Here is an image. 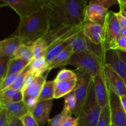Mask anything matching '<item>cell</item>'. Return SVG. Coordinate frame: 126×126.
<instances>
[{
	"label": "cell",
	"mask_w": 126,
	"mask_h": 126,
	"mask_svg": "<svg viewBox=\"0 0 126 126\" xmlns=\"http://www.w3.org/2000/svg\"><path fill=\"white\" fill-rule=\"evenodd\" d=\"M86 0H45L50 28L83 25L86 18Z\"/></svg>",
	"instance_id": "1"
},
{
	"label": "cell",
	"mask_w": 126,
	"mask_h": 126,
	"mask_svg": "<svg viewBox=\"0 0 126 126\" xmlns=\"http://www.w3.org/2000/svg\"><path fill=\"white\" fill-rule=\"evenodd\" d=\"M50 29L49 18L43 7L31 16L20 18L18 27L12 36L18 37L24 44H32L44 38Z\"/></svg>",
	"instance_id": "2"
},
{
	"label": "cell",
	"mask_w": 126,
	"mask_h": 126,
	"mask_svg": "<svg viewBox=\"0 0 126 126\" xmlns=\"http://www.w3.org/2000/svg\"><path fill=\"white\" fill-rule=\"evenodd\" d=\"M101 111L102 108L97 101L92 80L86 102L76 115L78 126H97Z\"/></svg>",
	"instance_id": "3"
},
{
	"label": "cell",
	"mask_w": 126,
	"mask_h": 126,
	"mask_svg": "<svg viewBox=\"0 0 126 126\" xmlns=\"http://www.w3.org/2000/svg\"><path fill=\"white\" fill-rule=\"evenodd\" d=\"M68 65L91 75L92 78L98 75L105 65L95 57L85 52H74Z\"/></svg>",
	"instance_id": "4"
},
{
	"label": "cell",
	"mask_w": 126,
	"mask_h": 126,
	"mask_svg": "<svg viewBox=\"0 0 126 126\" xmlns=\"http://www.w3.org/2000/svg\"><path fill=\"white\" fill-rule=\"evenodd\" d=\"M74 52H85L90 54L104 63V54L106 51L104 45H97L90 41L82 32L69 40ZM105 65V64H104Z\"/></svg>",
	"instance_id": "5"
},
{
	"label": "cell",
	"mask_w": 126,
	"mask_h": 126,
	"mask_svg": "<svg viewBox=\"0 0 126 126\" xmlns=\"http://www.w3.org/2000/svg\"><path fill=\"white\" fill-rule=\"evenodd\" d=\"M74 71L77 77L76 86L73 91L76 99V105L72 114L76 116L86 102L90 85L92 81V77L89 74L78 69H76Z\"/></svg>",
	"instance_id": "6"
},
{
	"label": "cell",
	"mask_w": 126,
	"mask_h": 126,
	"mask_svg": "<svg viewBox=\"0 0 126 126\" xmlns=\"http://www.w3.org/2000/svg\"><path fill=\"white\" fill-rule=\"evenodd\" d=\"M45 0H2L3 6H9L14 10L20 18L27 17L44 7Z\"/></svg>",
	"instance_id": "7"
},
{
	"label": "cell",
	"mask_w": 126,
	"mask_h": 126,
	"mask_svg": "<svg viewBox=\"0 0 126 126\" xmlns=\"http://www.w3.org/2000/svg\"><path fill=\"white\" fill-rule=\"evenodd\" d=\"M103 29L105 35L104 46L107 50L110 49L112 44L120 35L121 27L116 16L115 12L108 11Z\"/></svg>",
	"instance_id": "8"
},
{
	"label": "cell",
	"mask_w": 126,
	"mask_h": 126,
	"mask_svg": "<svg viewBox=\"0 0 126 126\" xmlns=\"http://www.w3.org/2000/svg\"><path fill=\"white\" fill-rule=\"evenodd\" d=\"M105 68V66H104ZM104 68L96 76L92 78L94 84L96 98L100 108H103L108 105L109 102V88Z\"/></svg>",
	"instance_id": "9"
},
{
	"label": "cell",
	"mask_w": 126,
	"mask_h": 126,
	"mask_svg": "<svg viewBox=\"0 0 126 126\" xmlns=\"http://www.w3.org/2000/svg\"><path fill=\"white\" fill-rule=\"evenodd\" d=\"M108 105L111 123L116 126H126V112L122 106L120 98L110 89Z\"/></svg>",
	"instance_id": "10"
},
{
	"label": "cell",
	"mask_w": 126,
	"mask_h": 126,
	"mask_svg": "<svg viewBox=\"0 0 126 126\" xmlns=\"http://www.w3.org/2000/svg\"><path fill=\"white\" fill-rule=\"evenodd\" d=\"M104 64L118 74L126 86V64L119 58L117 50L108 49L105 52Z\"/></svg>",
	"instance_id": "11"
},
{
	"label": "cell",
	"mask_w": 126,
	"mask_h": 126,
	"mask_svg": "<svg viewBox=\"0 0 126 126\" xmlns=\"http://www.w3.org/2000/svg\"><path fill=\"white\" fill-rule=\"evenodd\" d=\"M108 10L101 5L97 0H91L86 7L87 20L95 23L103 27Z\"/></svg>",
	"instance_id": "12"
},
{
	"label": "cell",
	"mask_w": 126,
	"mask_h": 126,
	"mask_svg": "<svg viewBox=\"0 0 126 126\" xmlns=\"http://www.w3.org/2000/svg\"><path fill=\"white\" fill-rule=\"evenodd\" d=\"M82 33L94 44L104 45V29L100 25L89 20L86 21L82 27Z\"/></svg>",
	"instance_id": "13"
},
{
	"label": "cell",
	"mask_w": 126,
	"mask_h": 126,
	"mask_svg": "<svg viewBox=\"0 0 126 126\" xmlns=\"http://www.w3.org/2000/svg\"><path fill=\"white\" fill-rule=\"evenodd\" d=\"M104 70L109 89L119 97L126 95V86L121 78L108 66L105 65Z\"/></svg>",
	"instance_id": "14"
},
{
	"label": "cell",
	"mask_w": 126,
	"mask_h": 126,
	"mask_svg": "<svg viewBox=\"0 0 126 126\" xmlns=\"http://www.w3.org/2000/svg\"><path fill=\"white\" fill-rule=\"evenodd\" d=\"M53 105V100L39 102L30 110V112L33 114L38 124L44 126L50 120V113Z\"/></svg>",
	"instance_id": "15"
},
{
	"label": "cell",
	"mask_w": 126,
	"mask_h": 126,
	"mask_svg": "<svg viewBox=\"0 0 126 126\" xmlns=\"http://www.w3.org/2000/svg\"><path fill=\"white\" fill-rule=\"evenodd\" d=\"M22 41L17 36H12L0 41V57H9L13 58Z\"/></svg>",
	"instance_id": "16"
},
{
	"label": "cell",
	"mask_w": 126,
	"mask_h": 126,
	"mask_svg": "<svg viewBox=\"0 0 126 126\" xmlns=\"http://www.w3.org/2000/svg\"><path fill=\"white\" fill-rule=\"evenodd\" d=\"M6 110L8 116H14L20 119L30 112V110L23 100L21 102H7L2 103Z\"/></svg>",
	"instance_id": "17"
},
{
	"label": "cell",
	"mask_w": 126,
	"mask_h": 126,
	"mask_svg": "<svg viewBox=\"0 0 126 126\" xmlns=\"http://www.w3.org/2000/svg\"><path fill=\"white\" fill-rule=\"evenodd\" d=\"M73 53V49L70 44L49 64L48 70L50 71L52 69L62 68L67 65L69 60Z\"/></svg>",
	"instance_id": "18"
},
{
	"label": "cell",
	"mask_w": 126,
	"mask_h": 126,
	"mask_svg": "<svg viewBox=\"0 0 126 126\" xmlns=\"http://www.w3.org/2000/svg\"><path fill=\"white\" fill-rule=\"evenodd\" d=\"M55 81L54 98L58 99L73 92L76 84V80L72 81Z\"/></svg>",
	"instance_id": "19"
},
{
	"label": "cell",
	"mask_w": 126,
	"mask_h": 126,
	"mask_svg": "<svg viewBox=\"0 0 126 126\" xmlns=\"http://www.w3.org/2000/svg\"><path fill=\"white\" fill-rule=\"evenodd\" d=\"M49 71H47L42 75H39L33 84L31 85L30 87L23 91V95L38 98L40 95L41 91L45 82H46V79L49 75Z\"/></svg>",
	"instance_id": "20"
},
{
	"label": "cell",
	"mask_w": 126,
	"mask_h": 126,
	"mask_svg": "<svg viewBox=\"0 0 126 126\" xmlns=\"http://www.w3.org/2000/svg\"><path fill=\"white\" fill-rule=\"evenodd\" d=\"M14 57L22 59L28 62H32L34 59L32 44H27L24 43L21 44L17 49Z\"/></svg>",
	"instance_id": "21"
},
{
	"label": "cell",
	"mask_w": 126,
	"mask_h": 126,
	"mask_svg": "<svg viewBox=\"0 0 126 126\" xmlns=\"http://www.w3.org/2000/svg\"><path fill=\"white\" fill-rule=\"evenodd\" d=\"M55 91V81H46L38 97V102L53 100L54 98Z\"/></svg>",
	"instance_id": "22"
},
{
	"label": "cell",
	"mask_w": 126,
	"mask_h": 126,
	"mask_svg": "<svg viewBox=\"0 0 126 126\" xmlns=\"http://www.w3.org/2000/svg\"><path fill=\"white\" fill-rule=\"evenodd\" d=\"M49 63L45 57L33 59L30 62V71L38 75H41L48 70Z\"/></svg>",
	"instance_id": "23"
},
{
	"label": "cell",
	"mask_w": 126,
	"mask_h": 126,
	"mask_svg": "<svg viewBox=\"0 0 126 126\" xmlns=\"http://www.w3.org/2000/svg\"><path fill=\"white\" fill-rule=\"evenodd\" d=\"M30 62H28L22 59L13 57L11 59L9 63L7 75L21 72Z\"/></svg>",
	"instance_id": "24"
},
{
	"label": "cell",
	"mask_w": 126,
	"mask_h": 126,
	"mask_svg": "<svg viewBox=\"0 0 126 126\" xmlns=\"http://www.w3.org/2000/svg\"><path fill=\"white\" fill-rule=\"evenodd\" d=\"M23 92L6 89L2 91V103L7 102H18L23 100Z\"/></svg>",
	"instance_id": "25"
},
{
	"label": "cell",
	"mask_w": 126,
	"mask_h": 126,
	"mask_svg": "<svg viewBox=\"0 0 126 126\" xmlns=\"http://www.w3.org/2000/svg\"><path fill=\"white\" fill-rule=\"evenodd\" d=\"M70 45L69 41L65 43L57 44L48 48L45 59L48 63H50L60 52L63 51L68 46Z\"/></svg>",
	"instance_id": "26"
},
{
	"label": "cell",
	"mask_w": 126,
	"mask_h": 126,
	"mask_svg": "<svg viewBox=\"0 0 126 126\" xmlns=\"http://www.w3.org/2000/svg\"><path fill=\"white\" fill-rule=\"evenodd\" d=\"M34 59L45 57L47 52V45L45 41L41 38L32 44Z\"/></svg>",
	"instance_id": "27"
},
{
	"label": "cell",
	"mask_w": 126,
	"mask_h": 126,
	"mask_svg": "<svg viewBox=\"0 0 126 126\" xmlns=\"http://www.w3.org/2000/svg\"><path fill=\"white\" fill-rule=\"evenodd\" d=\"M30 63L18 75L14 83L7 89H11L15 90V91H22L23 92L25 79L26 76H27V73L30 71Z\"/></svg>",
	"instance_id": "28"
},
{
	"label": "cell",
	"mask_w": 126,
	"mask_h": 126,
	"mask_svg": "<svg viewBox=\"0 0 126 126\" xmlns=\"http://www.w3.org/2000/svg\"><path fill=\"white\" fill-rule=\"evenodd\" d=\"M76 102L75 99L73 92L69 93L65 96V103H64L63 110L68 113L72 114L76 107Z\"/></svg>",
	"instance_id": "29"
},
{
	"label": "cell",
	"mask_w": 126,
	"mask_h": 126,
	"mask_svg": "<svg viewBox=\"0 0 126 126\" xmlns=\"http://www.w3.org/2000/svg\"><path fill=\"white\" fill-rule=\"evenodd\" d=\"M111 124L110 110L109 105L102 108L97 126H109Z\"/></svg>",
	"instance_id": "30"
},
{
	"label": "cell",
	"mask_w": 126,
	"mask_h": 126,
	"mask_svg": "<svg viewBox=\"0 0 126 126\" xmlns=\"http://www.w3.org/2000/svg\"><path fill=\"white\" fill-rule=\"evenodd\" d=\"M76 79L77 77L75 71L63 69L59 71L55 79L57 81H72L76 80Z\"/></svg>",
	"instance_id": "31"
},
{
	"label": "cell",
	"mask_w": 126,
	"mask_h": 126,
	"mask_svg": "<svg viewBox=\"0 0 126 126\" xmlns=\"http://www.w3.org/2000/svg\"><path fill=\"white\" fill-rule=\"evenodd\" d=\"M68 115H72L70 113H68L65 110L63 109V110L59 114H57L55 117H54L48 122V126H60L63 120L65 119L66 116Z\"/></svg>",
	"instance_id": "32"
},
{
	"label": "cell",
	"mask_w": 126,
	"mask_h": 126,
	"mask_svg": "<svg viewBox=\"0 0 126 126\" xmlns=\"http://www.w3.org/2000/svg\"><path fill=\"white\" fill-rule=\"evenodd\" d=\"M12 58L9 57H0V80L3 81L7 75L9 63Z\"/></svg>",
	"instance_id": "33"
},
{
	"label": "cell",
	"mask_w": 126,
	"mask_h": 126,
	"mask_svg": "<svg viewBox=\"0 0 126 126\" xmlns=\"http://www.w3.org/2000/svg\"><path fill=\"white\" fill-rule=\"evenodd\" d=\"M110 49L120 50L123 52L126 51V37L119 35V36L111 46Z\"/></svg>",
	"instance_id": "34"
},
{
	"label": "cell",
	"mask_w": 126,
	"mask_h": 126,
	"mask_svg": "<svg viewBox=\"0 0 126 126\" xmlns=\"http://www.w3.org/2000/svg\"><path fill=\"white\" fill-rule=\"evenodd\" d=\"M22 71H21V72H22ZM21 72L17 73L14 74H11V75L6 76V77H5V78L3 79V81H2V84H1V91H4V90L6 89L9 88V87L14 83V82L15 80L16 79L17 76H18V75H19Z\"/></svg>",
	"instance_id": "35"
},
{
	"label": "cell",
	"mask_w": 126,
	"mask_h": 126,
	"mask_svg": "<svg viewBox=\"0 0 126 126\" xmlns=\"http://www.w3.org/2000/svg\"><path fill=\"white\" fill-rule=\"evenodd\" d=\"M20 120L23 126H39L37 121L30 112L22 117Z\"/></svg>",
	"instance_id": "36"
},
{
	"label": "cell",
	"mask_w": 126,
	"mask_h": 126,
	"mask_svg": "<svg viewBox=\"0 0 126 126\" xmlns=\"http://www.w3.org/2000/svg\"><path fill=\"white\" fill-rule=\"evenodd\" d=\"M39 76V75H37V74L34 73L32 72L30 70V71L27 73V76H26L25 79L24 86H23V91L24 90H25L26 89L28 88V87H30L31 85L33 84L35 82L36 80L37 79V78H38Z\"/></svg>",
	"instance_id": "37"
},
{
	"label": "cell",
	"mask_w": 126,
	"mask_h": 126,
	"mask_svg": "<svg viewBox=\"0 0 126 126\" xmlns=\"http://www.w3.org/2000/svg\"><path fill=\"white\" fill-rule=\"evenodd\" d=\"M23 101L27 105L30 111V110H32L38 102V98L24 95H23Z\"/></svg>",
	"instance_id": "38"
},
{
	"label": "cell",
	"mask_w": 126,
	"mask_h": 126,
	"mask_svg": "<svg viewBox=\"0 0 126 126\" xmlns=\"http://www.w3.org/2000/svg\"><path fill=\"white\" fill-rule=\"evenodd\" d=\"M78 119L72 115H68L63 120L60 126H78Z\"/></svg>",
	"instance_id": "39"
},
{
	"label": "cell",
	"mask_w": 126,
	"mask_h": 126,
	"mask_svg": "<svg viewBox=\"0 0 126 126\" xmlns=\"http://www.w3.org/2000/svg\"><path fill=\"white\" fill-rule=\"evenodd\" d=\"M115 15L119 22L121 27H126V14L123 11L120 10L118 12H115Z\"/></svg>",
	"instance_id": "40"
},
{
	"label": "cell",
	"mask_w": 126,
	"mask_h": 126,
	"mask_svg": "<svg viewBox=\"0 0 126 126\" xmlns=\"http://www.w3.org/2000/svg\"><path fill=\"white\" fill-rule=\"evenodd\" d=\"M8 123V115L7 111L5 108H3L0 111V126H5Z\"/></svg>",
	"instance_id": "41"
},
{
	"label": "cell",
	"mask_w": 126,
	"mask_h": 126,
	"mask_svg": "<svg viewBox=\"0 0 126 126\" xmlns=\"http://www.w3.org/2000/svg\"><path fill=\"white\" fill-rule=\"evenodd\" d=\"M8 126H23V125L20 118L8 116Z\"/></svg>",
	"instance_id": "42"
},
{
	"label": "cell",
	"mask_w": 126,
	"mask_h": 126,
	"mask_svg": "<svg viewBox=\"0 0 126 126\" xmlns=\"http://www.w3.org/2000/svg\"><path fill=\"white\" fill-rule=\"evenodd\" d=\"M101 5L108 10L112 6L118 4V0H97Z\"/></svg>",
	"instance_id": "43"
},
{
	"label": "cell",
	"mask_w": 126,
	"mask_h": 126,
	"mask_svg": "<svg viewBox=\"0 0 126 126\" xmlns=\"http://www.w3.org/2000/svg\"><path fill=\"white\" fill-rule=\"evenodd\" d=\"M117 52H118L119 58L126 64V51L123 52L120 50H117Z\"/></svg>",
	"instance_id": "44"
},
{
	"label": "cell",
	"mask_w": 126,
	"mask_h": 126,
	"mask_svg": "<svg viewBox=\"0 0 126 126\" xmlns=\"http://www.w3.org/2000/svg\"><path fill=\"white\" fill-rule=\"evenodd\" d=\"M120 98L122 106H123V108L124 109V110L126 112V95H123L119 97Z\"/></svg>",
	"instance_id": "45"
},
{
	"label": "cell",
	"mask_w": 126,
	"mask_h": 126,
	"mask_svg": "<svg viewBox=\"0 0 126 126\" xmlns=\"http://www.w3.org/2000/svg\"><path fill=\"white\" fill-rule=\"evenodd\" d=\"M118 4L120 9H123L126 7V0H118Z\"/></svg>",
	"instance_id": "46"
},
{
	"label": "cell",
	"mask_w": 126,
	"mask_h": 126,
	"mask_svg": "<svg viewBox=\"0 0 126 126\" xmlns=\"http://www.w3.org/2000/svg\"><path fill=\"white\" fill-rule=\"evenodd\" d=\"M120 36L126 37V27L121 28L120 31Z\"/></svg>",
	"instance_id": "47"
},
{
	"label": "cell",
	"mask_w": 126,
	"mask_h": 126,
	"mask_svg": "<svg viewBox=\"0 0 126 126\" xmlns=\"http://www.w3.org/2000/svg\"><path fill=\"white\" fill-rule=\"evenodd\" d=\"M2 81L0 80V104H2V91H1V86Z\"/></svg>",
	"instance_id": "48"
},
{
	"label": "cell",
	"mask_w": 126,
	"mask_h": 126,
	"mask_svg": "<svg viewBox=\"0 0 126 126\" xmlns=\"http://www.w3.org/2000/svg\"><path fill=\"white\" fill-rule=\"evenodd\" d=\"M120 10H121V11H123V12H124V13H125L126 14V7H124V8H123V9H120Z\"/></svg>",
	"instance_id": "49"
},
{
	"label": "cell",
	"mask_w": 126,
	"mask_h": 126,
	"mask_svg": "<svg viewBox=\"0 0 126 126\" xmlns=\"http://www.w3.org/2000/svg\"><path fill=\"white\" fill-rule=\"evenodd\" d=\"M4 108V107H3V106H2V104H0V111H1V110H2V109H3Z\"/></svg>",
	"instance_id": "50"
},
{
	"label": "cell",
	"mask_w": 126,
	"mask_h": 126,
	"mask_svg": "<svg viewBox=\"0 0 126 126\" xmlns=\"http://www.w3.org/2000/svg\"><path fill=\"white\" fill-rule=\"evenodd\" d=\"M2 6H2V2H1V1H0V7H2Z\"/></svg>",
	"instance_id": "51"
},
{
	"label": "cell",
	"mask_w": 126,
	"mask_h": 126,
	"mask_svg": "<svg viewBox=\"0 0 126 126\" xmlns=\"http://www.w3.org/2000/svg\"><path fill=\"white\" fill-rule=\"evenodd\" d=\"M110 126H116L114 125V124H112V123H111V125H110Z\"/></svg>",
	"instance_id": "52"
},
{
	"label": "cell",
	"mask_w": 126,
	"mask_h": 126,
	"mask_svg": "<svg viewBox=\"0 0 126 126\" xmlns=\"http://www.w3.org/2000/svg\"><path fill=\"white\" fill-rule=\"evenodd\" d=\"M8 126V123H7V124H6V126Z\"/></svg>",
	"instance_id": "53"
},
{
	"label": "cell",
	"mask_w": 126,
	"mask_h": 126,
	"mask_svg": "<svg viewBox=\"0 0 126 126\" xmlns=\"http://www.w3.org/2000/svg\"><path fill=\"white\" fill-rule=\"evenodd\" d=\"M110 125H111V124H110Z\"/></svg>",
	"instance_id": "54"
}]
</instances>
